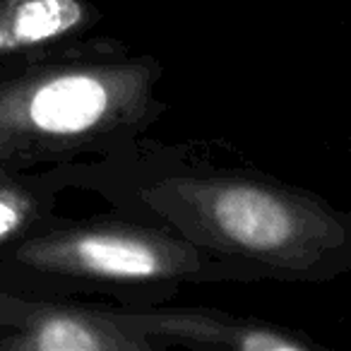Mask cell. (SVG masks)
Here are the masks:
<instances>
[{"label":"cell","instance_id":"3","mask_svg":"<svg viewBox=\"0 0 351 351\" xmlns=\"http://www.w3.org/2000/svg\"><path fill=\"white\" fill-rule=\"evenodd\" d=\"M10 255L36 272L111 284L181 282L205 269L202 253L188 241L116 221L60 226L17 243Z\"/></svg>","mask_w":351,"mask_h":351},{"label":"cell","instance_id":"2","mask_svg":"<svg viewBox=\"0 0 351 351\" xmlns=\"http://www.w3.org/2000/svg\"><path fill=\"white\" fill-rule=\"evenodd\" d=\"M147 200L210 245L274 272L308 274L346 243L339 217L284 183L243 173L171 178Z\"/></svg>","mask_w":351,"mask_h":351},{"label":"cell","instance_id":"5","mask_svg":"<svg viewBox=\"0 0 351 351\" xmlns=\"http://www.w3.org/2000/svg\"><path fill=\"white\" fill-rule=\"evenodd\" d=\"M121 317L145 335H164L193 346H229L241 351H308L313 346L282 327L197 311L125 313Z\"/></svg>","mask_w":351,"mask_h":351},{"label":"cell","instance_id":"6","mask_svg":"<svg viewBox=\"0 0 351 351\" xmlns=\"http://www.w3.org/2000/svg\"><path fill=\"white\" fill-rule=\"evenodd\" d=\"M94 17L87 0H0V58L58 44Z\"/></svg>","mask_w":351,"mask_h":351},{"label":"cell","instance_id":"4","mask_svg":"<svg viewBox=\"0 0 351 351\" xmlns=\"http://www.w3.org/2000/svg\"><path fill=\"white\" fill-rule=\"evenodd\" d=\"M121 315L82 306H27L22 330L0 341L15 351H137L149 349Z\"/></svg>","mask_w":351,"mask_h":351},{"label":"cell","instance_id":"1","mask_svg":"<svg viewBox=\"0 0 351 351\" xmlns=\"http://www.w3.org/2000/svg\"><path fill=\"white\" fill-rule=\"evenodd\" d=\"M152 58H60L0 77V169L121 140L154 106Z\"/></svg>","mask_w":351,"mask_h":351},{"label":"cell","instance_id":"7","mask_svg":"<svg viewBox=\"0 0 351 351\" xmlns=\"http://www.w3.org/2000/svg\"><path fill=\"white\" fill-rule=\"evenodd\" d=\"M39 219V200L34 193L15 183H0V245L22 236Z\"/></svg>","mask_w":351,"mask_h":351}]
</instances>
